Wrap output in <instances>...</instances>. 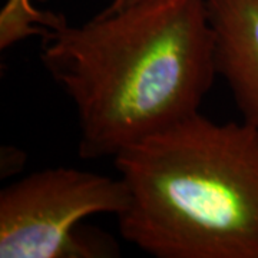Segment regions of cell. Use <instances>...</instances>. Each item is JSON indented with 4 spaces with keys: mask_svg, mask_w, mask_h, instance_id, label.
I'll use <instances>...</instances> for the list:
<instances>
[{
    "mask_svg": "<svg viewBox=\"0 0 258 258\" xmlns=\"http://www.w3.org/2000/svg\"><path fill=\"white\" fill-rule=\"evenodd\" d=\"M66 22L62 15L39 10L32 0H6L0 10V49H8L32 36H43L46 29Z\"/></svg>",
    "mask_w": 258,
    "mask_h": 258,
    "instance_id": "5b68a950",
    "label": "cell"
},
{
    "mask_svg": "<svg viewBox=\"0 0 258 258\" xmlns=\"http://www.w3.org/2000/svg\"><path fill=\"white\" fill-rule=\"evenodd\" d=\"M217 76L241 120L258 129V0H207Z\"/></svg>",
    "mask_w": 258,
    "mask_h": 258,
    "instance_id": "277c9868",
    "label": "cell"
},
{
    "mask_svg": "<svg viewBox=\"0 0 258 258\" xmlns=\"http://www.w3.org/2000/svg\"><path fill=\"white\" fill-rule=\"evenodd\" d=\"M138 2H142V0H111V3L108 5V9H120L129 5L138 3Z\"/></svg>",
    "mask_w": 258,
    "mask_h": 258,
    "instance_id": "8992f818",
    "label": "cell"
},
{
    "mask_svg": "<svg viewBox=\"0 0 258 258\" xmlns=\"http://www.w3.org/2000/svg\"><path fill=\"white\" fill-rule=\"evenodd\" d=\"M40 63L74 103L83 159L200 112L217 76L207 0H142L46 29Z\"/></svg>",
    "mask_w": 258,
    "mask_h": 258,
    "instance_id": "6da1fadb",
    "label": "cell"
},
{
    "mask_svg": "<svg viewBox=\"0 0 258 258\" xmlns=\"http://www.w3.org/2000/svg\"><path fill=\"white\" fill-rule=\"evenodd\" d=\"M122 238L155 258H258V129L197 112L113 157Z\"/></svg>",
    "mask_w": 258,
    "mask_h": 258,
    "instance_id": "7a4b0ae2",
    "label": "cell"
},
{
    "mask_svg": "<svg viewBox=\"0 0 258 258\" xmlns=\"http://www.w3.org/2000/svg\"><path fill=\"white\" fill-rule=\"evenodd\" d=\"M128 204L120 178L78 168H47L0 192V258H89L108 255L78 234L95 214L119 215Z\"/></svg>",
    "mask_w": 258,
    "mask_h": 258,
    "instance_id": "3957f363",
    "label": "cell"
}]
</instances>
